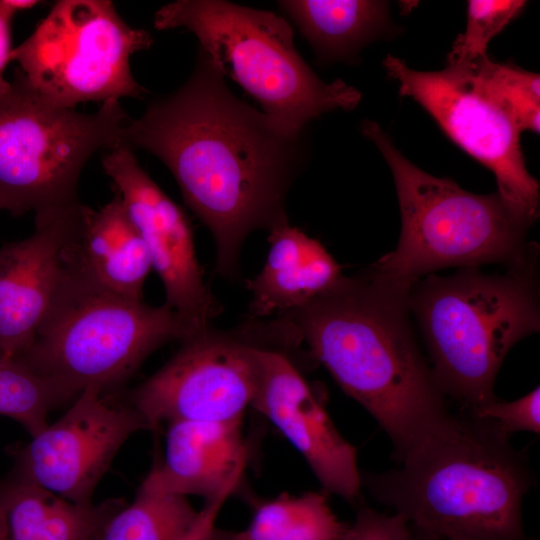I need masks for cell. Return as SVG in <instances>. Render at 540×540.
Here are the masks:
<instances>
[{
    "mask_svg": "<svg viewBox=\"0 0 540 540\" xmlns=\"http://www.w3.org/2000/svg\"><path fill=\"white\" fill-rule=\"evenodd\" d=\"M342 540H414V532L402 514L388 515L363 506Z\"/></svg>",
    "mask_w": 540,
    "mask_h": 540,
    "instance_id": "27",
    "label": "cell"
},
{
    "mask_svg": "<svg viewBox=\"0 0 540 540\" xmlns=\"http://www.w3.org/2000/svg\"><path fill=\"white\" fill-rule=\"evenodd\" d=\"M242 420L173 421L168 425L164 458L141 486L162 493L206 499L241 477L247 463Z\"/></svg>",
    "mask_w": 540,
    "mask_h": 540,
    "instance_id": "17",
    "label": "cell"
},
{
    "mask_svg": "<svg viewBox=\"0 0 540 540\" xmlns=\"http://www.w3.org/2000/svg\"><path fill=\"white\" fill-rule=\"evenodd\" d=\"M525 4L521 0H470L466 30L454 42L448 64L468 63L486 57L491 39L520 13Z\"/></svg>",
    "mask_w": 540,
    "mask_h": 540,
    "instance_id": "25",
    "label": "cell"
},
{
    "mask_svg": "<svg viewBox=\"0 0 540 540\" xmlns=\"http://www.w3.org/2000/svg\"><path fill=\"white\" fill-rule=\"evenodd\" d=\"M240 478L232 480L218 494L206 499L194 526L182 540H215L217 532L215 523L219 512Z\"/></svg>",
    "mask_w": 540,
    "mask_h": 540,
    "instance_id": "29",
    "label": "cell"
},
{
    "mask_svg": "<svg viewBox=\"0 0 540 540\" xmlns=\"http://www.w3.org/2000/svg\"><path fill=\"white\" fill-rule=\"evenodd\" d=\"M158 30L184 28L224 76L250 94L282 131L302 136L323 113L354 109L360 92L342 80L326 83L301 57L282 16L224 0H176L154 16Z\"/></svg>",
    "mask_w": 540,
    "mask_h": 540,
    "instance_id": "6",
    "label": "cell"
},
{
    "mask_svg": "<svg viewBox=\"0 0 540 540\" xmlns=\"http://www.w3.org/2000/svg\"><path fill=\"white\" fill-rule=\"evenodd\" d=\"M184 339L165 304L155 307L107 291L63 267L45 320L16 359L76 398L89 387L116 390L153 351Z\"/></svg>",
    "mask_w": 540,
    "mask_h": 540,
    "instance_id": "7",
    "label": "cell"
},
{
    "mask_svg": "<svg viewBox=\"0 0 540 540\" xmlns=\"http://www.w3.org/2000/svg\"><path fill=\"white\" fill-rule=\"evenodd\" d=\"M83 204L35 214L29 237L0 249V357L33 343L63 276L62 250Z\"/></svg>",
    "mask_w": 540,
    "mask_h": 540,
    "instance_id": "15",
    "label": "cell"
},
{
    "mask_svg": "<svg viewBox=\"0 0 540 540\" xmlns=\"http://www.w3.org/2000/svg\"><path fill=\"white\" fill-rule=\"evenodd\" d=\"M538 251L504 274L461 268L428 275L412 286L409 308L427 347L435 380L447 397L470 410L493 399L507 353L539 331Z\"/></svg>",
    "mask_w": 540,
    "mask_h": 540,
    "instance_id": "4",
    "label": "cell"
},
{
    "mask_svg": "<svg viewBox=\"0 0 540 540\" xmlns=\"http://www.w3.org/2000/svg\"><path fill=\"white\" fill-rule=\"evenodd\" d=\"M384 67L402 96L418 102L445 133L495 175L497 192L536 220L539 184L525 166L520 133L512 113L488 89L474 61L421 72L392 55Z\"/></svg>",
    "mask_w": 540,
    "mask_h": 540,
    "instance_id": "11",
    "label": "cell"
},
{
    "mask_svg": "<svg viewBox=\"0 0 540 540\" xmlns=\"http://www.w3.org/2000/svg\"><path fill=\"white\" fill-rule=\"evenodd\" d=\"M480 77L488 89L512 113L521 131H539L540 77L491 61L487 56L475 60Z\"/></svg>",
    "mask_w": 540,
    "mask_h": 540,
    "instance_id": "24",
    "label": "cell"
},
{
    "mask_svg": "<svg viewBox=\"0 0 540 540\" xmlns=\"http://www.w3.org/2000/svg\"><path fill=\"white\" fill-rule=\"evenodd\" d=\"M279 6L295 22L319 58L339 60L354 54L386 20L382 1L286 0Z\"/></svg>",
    "mask_w": 540,
    "mask_h": 540,
    "instance_id": "20",
    "label": "cell"
},
{
    "mask_svg": "<svg viewBox=\"0 0 540 540\" xmlns=\"http://www.w3.org/2000/svg\"><path fill=\"white\" fill-rule=\"evenodd\" d=\"M151 34L131 27L109 0H59L33 33L13 48L30 85L64 108L101 104L148 91L133 77L130 57L148 49Z\"/></svg>",
    "mask_w": 540,
    "mask_h": 540,
    "instance_id": "9",
    "label": "cell"
},
{
    "mask_svg": "<svg viewBox=\"0 0 540 540\" xmlns=\"http://www.w3.org/2000/svg\"><path fill=\"white\" fill-rule=\"evenodd\" d=\"M347 527L323 494H284L260 504L245 529L217 530L215 540H342Z\"/></svg>",
    "mask_w": 540,
    "mask_h": 540,
    "instance_id": "21",
    "label": "cell"
},
{
    "mask_svg": "<svg viewBox=\"0 0 540 540\" xmlns=\"http://www.w3.org/2000/svg\"><path fill=\"white\" fill-rule=\"evenodd\" d=\"M413 532H414V540H437V539L432 538L430 536L418 533V532H416L414 530H413Z\"/></svg>",
    "mask_w": 540,
    "mask_h": 540,
    "instance_id": "30",
    "label": "cell"
},
{
    "mask_svg": "<svg viewBox=\"0 0 540 540\" xmlns=\"http://www.w3.org/2000/svg\"><path fill=\"white\" fill-rule=\"evenodd\" d=\"M416 281L370 267L278 317L386 432L399 463L454 417L409 322Z\"/></svg>",
    "mask_w": 540,
    "mask_h": 540,
    "instance_id": "2",
    "label": "cell"
},
{
    "mask_svg": "<svg viewBox=\"0 0 540 540\" xmlns=\"http://www.w3.org/2000/svg\"><path fill=\"white\" fill-rule=\"evenodd\" d=\"M38 4L35 0H0V97L11 88V82L4 77L7 64L11 61V24L14 16Z\"/></svg>",
    "mask_w": 540,
    "mask_h": 540,
    "instance_id": "28",
    "label": "cell"
},
{
    "mask_svg": "<svg viewBox=\"0 0 540 540\" xmlns=\"http://www.w3.org/2000/svg\"><path fill=\"white\" fill-rule=\"evenodd\" d=\"M121 143L169 169L213 236L222 277H239L240 251L251 232L288 223L286 198L302 167V136L286 134L236 97L200 49L188 79L151 99L139 118L130 117Z\"/></svg>",
    "mask_w": 540,
    "mask_h": 540,
    "instance_id": "1",
    "label": "cell"
},
{
    "mask_svg": "<svg viewBox=\"0 0 540 540\" xmlns=\"http://www.w3.org/2000/svg\"><path fill=\"white\" fill-rule=\"evenodd\" d=\"M198 515L186 496L140 486L132 504L118 510L93 540H182Z\"/></svg>",
    "mask_w": 540,
    "mask_h": 540,
    "instance_id": "22",
    "label": "cell"
},
{
    "mask_svg": "<svg viewBox=\"0 0 540 540\" xmlns=\"http://www.w3.org/2000/svg\"><path fill=\"white\" fill-rule=\"evenodd\" d=\"M118 100L87 114L47 100L17 69L0 97V211L17 217L74 205L87 161L121 142Z\"/></svg>",
    "mask_w": 540,
    "mask_h": 540,
    "instance_id": "8",
    "label": "cell"
},
{
    "mask_svg": "<svg viewBox=\"0 0 540 540\" xmlns=\"http://www.w3.org/2000/svg\"><path fill=\"white\" fill-rule=\"evenodd\" d=\"M151 430L145 418L114 391L84 389L67 412L28 442L8 448L9 473L72 503L92 505L93 492L122 444Z\"/></svg>",
    "mask_w": 540,
    "mask_h": 540,
    "instance_id": "12",
    "label": "cell"
},
{
    "mask_svg": "<svg viewBox=\"0 0 540 540\" xmlns=\"http://www.w3.org/2000/svg\"><path fill=\"white\" fill-rule=\"evenodd\" d=\"M123 499L81 506L8 474L0 479L7 540H93Z\"/></svg>",
    "mask_w": 540,
    "mask_h": 540,
    "instance_id": "19",
    "label": "cell"
},
{
    "mask_svg": "<svg viewBox=\"0 0 540 540\" xmlns=\"http://www.w3.org/2000/svg\"><path fill=\"white\" fill-rule=\"evenodd\" d=\"M266 324L233 331L211 327L181 341L178 352L126 393L151 430L163 422L242 420L260 378Z\"/></svg>",
    "mask_w": 540,
    "mask_h": 540,
    "instance_id": "10",
    "label": "cell"
},
{
    "mask_svg": "<svg viewBox=\"0 0 540 540\" xmlns=\"http://www.w3.org/2000/svg\"><path fill=\"white\" fill-rule=\"evenodd\" d=\"M72 399L57 383L18 359L0 357V415L16 420L31 437L47 427L51 410Z\"/></svg>",
    "mask_w": 540,
    "mask_h": 540,
    "instance_id": "23",
    "label": "cell"
},
{
    "mask_svg": "<svg viewBox=\"0 0 540 540\" xmlns=\"http://www.w3.org/2000/svg\"><path fill=\"white\" fill-rule=\"evenodd\" d=\"M463 411L479 418L495 421L510 435L520 431L539 434L540 388L537 386L514 401H500L495 398L481 406Z\"/></svg>",
    "mask_w": 540,
    "mask_h": 540,
    "instance_id": "26",
    "label": "cell"
},
{
    "mask_svg": "<svg viewBox=\"0 0 540 540\" xmlns=\"http://www.w3.org/2000/svg\"><path fill=\"white\" fill-rule=\"evenodd\" d=\"M361 128L391 169L401 214L396 248L372 264L373 269L417 281L446 267L509 266L538 251L536 244L526 241L535 220L498 192L478 195L430 175L411 163L379 124L365 120Z\"/></svg>",
    "mask_w": 540,
    "mask_h": 540,
    "instance_id": "5",
    "label": "cell"
},
{
    "mask_svg": "<svg viewBox=\"0 0 540 540\" xmlns=\"http://www.w3.org/2000/svg\"><path fill=\"white\" fill-rule=\"evenodd\" d=\"M65 270L107 291L143 299L149 252L117 192L95 211L82 205L62 250Z\"/></svg>",
    "mask_w": 540,
    "mask_h": 540,
    "instance_id": "16",
    "label": "cell"
},
{
    "mask_svg": "<svg viewBox=\"0 0 540 540\" xmlns=\"http://www.w3.org/2000/svg\"><path fill=\"white\" fill-rule=\"evenodd\" d=\"M498 423L463 411L413 448L400 467L361 473L370 495L437 540H533L523 498L528 455Z\"/></svg>",
    "mask_w": 540,
    "mask_h": 540,
    "instance_id": "3",
    "label": "cell"
},
{
    "mask_svg": "<svg viewBox=\"0 0 540 540\" xmlns=\"http://www.w3.org/2000/svg\"><path fill=\"white\" fill-rule=\"evenodd\" d=\"M102 167L145 242L165 289L164 304L185 339L211 327L221 305L204 280L185 212L143 170L129 146L120 142L104 151Z\"/></svg>",
    "mask_w": 540,
    "mask_h": 540,
    "instance_id": "13",
    "label": "cell"
},
{
    "mask_svg": "<svg viewBox=\"0 0 540 540\" xmlns=\"http://www.w3.org/2000/svg\"><path fill=\"white\" fill-rule=\"evenodd\" d=\"M268 241L263 269L247 282L252 318L298 309L342 276L340 265L324 246L289 223L270 230Z\"/></svg>",
    "mask_w": 540,
    "mask_h": 540,
    "instance_id": "18",
    "label": "cell"
},
{
    "mask_svg": "<svg viewBox=\"0 0 540 540\" xmlns=\"http://www.w3.org/2000/svg\"><path fill=\"white\" fill-rule=\"evenodd\" d=\"M260 365L251 407L300 452L326 491L356 503L362 483L355 447L340 434L321 399L287 355L263 347Z\"/></svg>",
    "mask_w": 540,
    "mask_h": 540,
    "instance_id": "14",
    "label": "cell"
}]
</instances>
